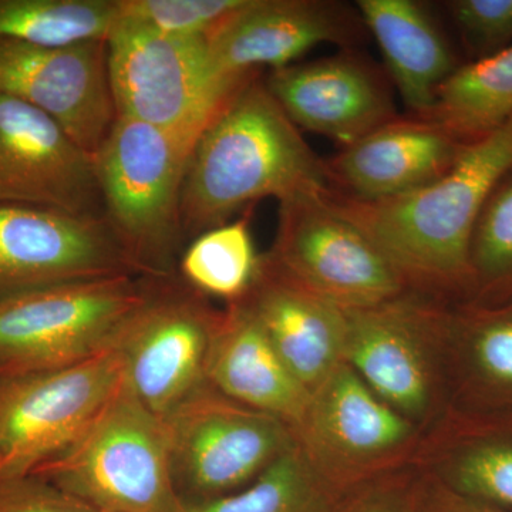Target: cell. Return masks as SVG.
Segmentation results:
<instances>
[{"instance_id": "6da1fadb", "label": "cell", "mask_w": 512, "mask_h": 512, "mask_svg": "<svg viewBox=\"0 0 512 512\" xmlns=\"http://www.w3.org/2000/svg\"><path fill=\"white\" fill-rule=\"evenodd\" d=\"M512 168V119L468 144L450 173L389 200L363 201L329 188L330 207L362 229L412 291L450 303L470 301V248L478 215Z\"/></svg>"}, {"instance_id": "7a4b0ae2", "label": "cell", "mask_w": 512, "mask_h": 512, "mask_svg": "<svg viewBox=\"0 0 512 512\" xmlns=\"http://www.w3.org/2000/svg\"><path fill=\"white\" fill-rule=\"evenodd\" d=\"M329 188L325 160L286 116L265 77L255 74L195 143L181 195L184 239L227 224L264 198L282 201Z\"/></svg>"}, {"instance_id": "3957f363", "label": "cell", "mask_w": 512, "mask_h": 512, "mask_svg": "<svg viewBox=\"0 0 512 512\" xmlns=\"http://www.w3.org/2000/svg\"><path fill=\"white\" fill-rule=\"evenodd\" d=\"M191 153L141 121L117 116L94 156L104 220L143 278L178 272L183 254L181 195Z\"/></svg>"}, {"instance_id": "277c9868", "label": "cell", "mask_w": 512, "mask_h": 512, "mask_svg": "<svg viewBox=\"0 0 512 512\" xmlns=\"http://www.w3.org/2000/svg\"><path fill=\"white\" fill-rule=\"evenodd\" d=\"M416 291L345 309V363L424 434L451 410L450 309Z\"/></svg>"}, {"instance_id": "5b68a950", "label": "cell", "mask_w": 512, "mask_h": 512, "mask_svg": "<svg viewBox=\"0 0 512 512\" xmlns=\"http://www.w3.org/2000/svg\"><path fill=\"white\" fill-rule=\"evenodd\" d=\"M32 476L97 512H185L165 421L140 402L126 376L82 436Z\"/></svg>"}, {"instance_id": "8992f818", "label": "cell", "mask_w": 512, "mask_h": 512, "mask_svg": "<svg viewBox=\"0 0 512 512\" xmlns=\"http://www.w3.org/2000/svg\"><path fill=\"white\" fill-rule=\"evenodd\" d=\"M109 72L117 116L156 127L190 153L222 107L248 79L222 74L207 39L157 35L114 25Z\"/></svg>"}, {"instance_id": "52a82bcc", "label": "cell", "mask_w": 512, "mask_h": 512, "mask_svg": "<svg viewBox=\"0 0 512 512\" xmlns=\"http://www.w3.org/2000/svg\"><path fill=\"white\" fill-rule=\"evenodd\" d=\"M150 278L110 276L0 299V377L83 362L113 349Z\"/></svg>"}, {"instance_id": "ba28073f", "label": "cell", "mask_w": 512, "mask_h": 512, "mask_svg": "<svg viewBox=\"0 0 512 512\" xmlns=\"http://www.w3.org/2000/svg\"><path fill=\"white\" fill-rule=\"evenodd\" d=\"M164 421L174 487L185 508L248 487L298 443L285 421L242 406L210 386Z\"/></svg>"}, {"instance_id": "9c48e42d", "label": "cell", "mask_w": 512, "mask_h": 512, "mask_svg": "<svg viewBox=\"0 0 512 512\" xmlns=\"http://www.w3.org/2000/svg\"><path fill=\"white\" fill-rule=\"evenodd\" d=\"M222 308L177 274L150 278L146 299L128 316L113 349L128 386L165 419L208 386L212 346Z\"/></svg>"}, {"instance_id": "30bf717a", "label": "cell", "mask_w": 512, "mask_h": 512, "mask_svg": "<svg viewBox=\"0 0 512 512\" xmlns=\"http://www.w3.org/2000/svg\"><path fill=\"white\" fill-rule=\"evenodd\" d=\"M295 434L313 468L343 491L414 467L424 437L345 362L312 393Z\"/></svg>"}, {"instance_id": "8fae6325", "label": "cell", "mask_w": 512, "mask_h": 512, "mask_svg": "<svg viewBox=\"0 0 512 512\" xmlns=\"http://www.w3.org/2000/svg\"><path fill=\"white\" fill-rule=\"evenodd\" d=\"M123 380L114 349L60 369L0 377V480L30 476L72 446Z\"/></svg>"}, {"instance_id": "7c38bea8", "label": "cell", "mask_w": 512, "mask_h": 512, "mask_svg": "<svg viewBox=\"0 0 512 512\" xmlns=\"http://www.w3.org/2000/svg\"><path fill=\"white\" fill-rule=\"evenodd\" d=\"M326 191L279 201L278 229L268 258L342 309L369 308L412 291L375 242L330 207Z\"/></svg>"}, {"instance_id": "4fadbf2b", "label": "cell", "mask_w": 512, "mask_h": 512, "mask_svg": "<svg viewBox=\"0 0 512 512\" xmlns=\"http://www.w3.org/2000/svg\"><path fill=\"white\" fill-rule=\"evenodd\" d=\"M0 94L45 113L94 158L117 119L107 40L67 46L0 40Z\"/></svg>"}, {"instance_id": "5bb4252c", "label": "cell", "mask_w": 512, "mask_h": 512, "mask_svg": "<svg viewBox=\"0 0 512 512\" xmlns=\"http://www.w3.org/2000/svg\"><path fill=\"white\" fill-rule=\"evenodd\" d=\"M120 275L138 276L104 218L0 204V299Z\"/></svg>"}, {"instance_id": "9a60e30c", "label": "cell", "mask_w": 512, "mask_h": 512, "mask_svg": "<svg viewBox=\"0 0 512 512\" xmlns=\"http://www.w3.org/2000/svg\"><path fill=\"white\" fill-rule=\"evenodd\" d=\"M0 204L104 218L94 158L55 120L0 94Z\"/></svg>"}, {"instance_id": "2e32d148", "label": "cell", "mask_w": 512, "mask_h": 512, "mask_svg": "<svg viewBox=\"0 0 512 512\" xmlns=\"http://www.w3.org/2000/svg\"><path fill=\"white\" fill-rule=\"evenodd\" d=\"M356 6L335 0H244L207 37L222 74L244 77L262 67L282 69L319 45L343 49L365 40Z\"/></svg>"}, {"instance_id": "e0dca14e", "label": "cell", "mask_w": 512, "mask_h": 512, "mask_svg": "<svg viewBox=\"0 0 512 512\" xmlns=\"http://www.w3.org/2000/svg\"><path fill=\"white\" fill-rule=\"evenodd\" d=\"M265 83L296 127L342 148L399 117L387 77L353 49L271 70Z\"/></svg>"}, {"instance_id": "ac0fdd59", "label": "cell", "mask_w": 512, "mask_h": 512, "mask_svg": "<svg viewBox=\"0 0 512 512\" xmlns=\"http://www.w3.org/2000/svg\"><path fill=\"white\" fill-rule=\"evenodd\" d=\"M467 146L436 121L399 116L325 160L326 177L356 200H389L440 180Z\"/></svg>"}, {"instance_id": "d6986e66", "label": "cell", "mask_w": 512, "mask_h": 512, "mask_svg": "<svg viewBox=\"0 0 512 512\" xmlns=\"http://www.w3.org/2000/svg\"><path fill=\"white\" fill-rule=\"evenodd\" d=\"M237 302L309 393L345 362V309L286 275L268 255H261L254 281Z\"/></svg>"}, {"instance_id": "ffe728a7", "label": "cell", "mask_w": 512, "mask_h": 512, "mask_svg": "<svg viewBox=\"0 0 512 512\" xmlns=\"http://www.w3.org/2000/svg\"><path fill=\"white\" fill-rule=\"evenodd\" d=\"M208 386L242 406L278 417L293 431L301 424L312 397L241 302L222 308L208 366Z\"/></svg>"}, {"instance_id": "44dd1931", "label": "cell", "mask_w": 512, "mask_h": 512, "mask_svg": "<svg viewBox=\"0 0 512 512\" xmlns=\"http://www.w3.org/2000/svg\"><path fill=\"white\" fill-rule=\"evenodd\" d=\"M414 468L458 494L512 512V417L448 413L424 434Z\"/></svg>"}, {"instance_id": "7402d4cb", "label": "cell", "mask_w": 512, "mask_h": 512, "mask_svg": "<svg viewBox=\"0 0 512 512\" xmlns=\"http://www.w3.org/2000/svg\"><path fill=\"white\" fill-rule=\"evenodd\" d=\"M450 412L512 417V298L450 309Z\"/></svg>"}, {"instance_id": "603a6c76", "label": "cell", "mask_w": 512, "mask_h": 512, "mask_svg": "<svg viewBox=\"0 0 512 512\" xmlns=\"http://www.w3.org/2000/svg\"><path fill=\"white\" fill-rule=\"evenodd\" d=\"M356 9L410 116L426 117L441 84L460 66L446 36L414 0H359Z\"/></svg>"}, {"instance_id": "cb8c5ba5", "label": "cell", "mask_w": 512, "mask_h": 512, "mask_svg": "<svg viewBox=\"0 0 512 512\" xmlns=\"http://www.w3.org/2000/svg\"><path fill=\"white\" fill-rule=\"evenodd\" d=\"M424 119L436 121L464 144L504 127L512 119V46L460 64L441 84Z\"/></svg>"}, {"instance_id": "d4e9b609", "label": "cell", "mask_w": 512, "mask_h": 512, "mask_svg": "<svg viewBox=\"0 0 512 512\" xmlns=\"http://www.w3.org/2000/svg\"><path fill=\"white\" fill-rule=\"evenodd\" d=\"M353 491L320 476L296 443L248 487L185 512H342Z\"/></svg>"}, {"instance_id": "484cf974", "label": "cell", "mask_w": 512, "mask_h": 512, "mask_svg": "<svg viewBox=\"0 0 512 512\" xmlns=\"http://www.w3.org/2000/svg\"><path fill=\"white\" fill-rule=\"evenodd\" d=\"M117 0H0V40L67 46L107 40Z\"/></svg>"}, {"instance_id": "4316f807", "label": "cell", "mask_w": 512, "mask_h": 512, "mask_svg": "<svg viewBox=\"0 0 512 512\" xmlns=\"http://www.w3.org/2000/svg\"><path fill=\"white\" fill-rule=\"evenodd\" d=\"M248 215L208 229L183 249L178 275L208 298L237 302L247 293L258 271Z\"/></svg>"}, {"instance_id": "83f0119b", "label": "cell", "mask_w": 512, "mask_h": 512, "mask_svg": "<svg viewBox=\"0 0 512 512\" xmlns=\"http://www.w3.org/2000/svg\"><path fill=\"white\" fill-rule=\"evenodd\" d=\"M470 301L512 298V168L494 185L478 215L470 248Z\"/></svg>"}, {"instance_id": "f1b7e54d", "label": "cell", "mask_w": 512, "mask_h": 512, "mask_svg": "<svg viewBox=\"0 0 512 512\" xmlns=\"http://www.w3.org/2000/svg\"><path fill=\"white\" fill-rule=\"evenodd\" d=\"M244 0H117L116 25L207 39Z\"/></svg>"}, {"instance_id": "f546056e", "label": "cell", "mask_w": 512, "mask_h": 512, "mask_svg": "<svg viewBox=\"0 0 512 512\" xmlns=\"http://www.w3.org/2000/svg\"><path fill=\"white\" fill-rule=\"evenodd\" d=\"M446 6L473 60L512 46V0H451Z\"/></svg>"}, {"instance_id": "4dcf8cb0", "label": "cell", "mask_w": 512, "mask_h": 512, "mask_svg": "<svg viewBox=\"0 0 512 512\" xmlns=\"http://www.w3.org/2000/svg\"><path fill=\"white\" fill-rule=\"evenodd\" d=\"M0 512H97L37 476L0 480Z\"/></svg>"}, {"instance_id": "1f68e13d", "label": "cell", "mask_w": 512, "mask_h": 512, "mask_svg": "<svg viewBox=\"0 0 512 512\" xmlns=\"http://www.w3.org/2000/svg\"><path fill=\"white\" fill-rule=\"evenodd\" d=\"M414 480L416 468L409 467L360 485L342 512H414Z\"/></svg>"}, {"instance_id": "d6a6232c", "label": "cell", "mask_w": 512, "mask_h": 512, "mask_svg": "<svg viewBox=\"0 0 512 512\" xmlns=\"http://www.w3.org/2000/svg\"><path fill=\"white\" fill-rule=\"evenodd\" d=\"M413 503L414 512H505L458 494L419 470L414 480Z\"/></svg>"}]
</instances>
